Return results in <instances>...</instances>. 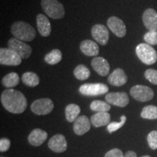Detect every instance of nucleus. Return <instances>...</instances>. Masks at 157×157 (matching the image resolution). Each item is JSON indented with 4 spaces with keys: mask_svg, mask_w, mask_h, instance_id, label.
<instances>
[{
    "mask_svg": "<svg viewBox=\"0 0 157 157\" xmlns=\"http://www.w3.org/2000/svg\"><path fill=\"white\" fill-rule=\"evenodd\" d=\"M11 33L19 40L23 42H31L36 37V31L29 23L23 21H17L11 27Z\"/></svg>",
    "mask_w": 157,
    "mask_h": 157,
    "instance_id": "obj_2",
    "label": "nucleus"
},
{
    "mask_svg": "<svg viewBox=\"0 0 157 157\" xmlns=\"http://www.w3.org/2000/svg\"><path fill=\"white\" fill-rule=\"evenodd\" d=\"M107 25L110 30L118 37H124L127 32L126 25L120 18L112 16L109 17L107 21Z\"/></svg>",
    "mask_w": 157,
    "mask_h": 157,
    "instance_id": "obj_11",
    "label": "nucleus"
},
{
    "mask_svg": "<svg viewBox=\"0 0 157 157\" xmlns=\"http://www.w3.org/2000/svg\"><path fill=\"white\" fill-rule=\"evenodd\" d=\"M1 103L5 109L13 113H21L27 107V100L22 93L13 89L4 90Z\"/></svg>",
    "mask_w": 157,
    "mask_h": 157,
    "instance_id": "obj_1",
    "label": "nucleus"
},
{
    "mask_svg": "<svg viewBox=\"0 0 157 157\" xmlns=\"http://www.w3.org/2000/svg\"><path fill=\"white\" fill-rule=\"evenodd\" d=\"M141 117L146 119H157V107L155 105H147L143 108L140 113Z\"/></svg>",
    "mask_w": 157,
    "mask_h": 157,
    "instance_id": "obj_27",
    "label": "nucleus"
},
{
    "mask_svg": "<svg viewBox=\"0 0 157 157\" xmlns=\"http://www.w3.org/2000/svg\"><path fill=\"white\" fill-rule=\"evenodd\" d=\"M91 65L93 69L102 76H107L110 71V66L107 60L102 57H95L93 59Z\"/></svg>",
    "mask_w": 157,
    "mask_h": 157,
    "instance_id": "obj_15",
    "label": "nucleus"
},
{
    "mask_svg": "<svg viewBox=\"0 0 157 157\" xmlns=\"http://www.w3.org/2000/svg\"><path fill=\"white\" fill-rule=\"evenodd\" d=\"M22 82L29 87H34L39 84V77L34 72H25L22 76Z\"/></svg>",
    "mask_w": 157,
    "mask_h": 157,
    "instance_id": "obj_24",
    "label": "nucleus"
},
{
    "mask_svg": "<svg viewBox=\"0 0 157 157\" xmlns=\"http://www.w3.org/2000/svg\"><path fill=\"white\" fill-rule=\"evenodd\" d=\"M130 95L137 101L146 102L154 98V93L151 88L138 84L131 88Z\"/></svg>",
    "mask_w": 157,
    "mask_h": 157,
    "instance_id": "obj_8",
    "label": "nucleus"
},
{
    "mask_svg": "<svg viewBox=\"0 0 157 157\" xmlns=\"http://www.w3.org/2000/svg\"><path fill=\"white\" fill-rule=\"evenodd\" d=\"M137 56L146 65H152L157 61V52L150 44L141 43L135 49Z\"/></svg>",
    "mask_w": 157,
    "mask_h": 157,
    "instance_id": "obj_3",
    "label": "nucleus"
},
{
    "mask_svg": "<svg viewBox=\"0 0 157 157\" xmlns=\"http://www.w3.org/2000/svg\"><path fill=\"white\" fill-rule=\"evenodd\" d=\"M48 138V133L41 129H34L29 135L28 140L34 146H40Z\"/></svg>",
    "mask_w": 157,
    "mask_h": 157,
    "instance_id": "obj_18",
    "label": "nucleus"
},
{
    "mask_svg": "<svg viewBox=\"0 0 157 157\" xmlns=\"http://www.w3.org/2000/svg\"><path fill=\"white\" fill-rule=\"evenodd\" d=\"M92 36L101 45H105L109 42V32L107 27L102 24H96L92 28Z\"/></svg>",
    "mask_w": 157,
    "mask_h": 157,
    "instance_id": "obj_10",
    "label": "nucleus"
},
{
    "mask_svg": "<svg viewBox=\"0 0 157 157\" xmlns=\"http://www.w3.org/2000/svg\"><path fill=\"white\" fill-rule=\"evenodd\" d=\"M144 40L150 45H157V31H148L144 35Z\"/></svg>",
    "mask_w": 157,
    "mask_h": 157,
    "instance_id": "obj_30",
    "label": "nucleus"
},
{
    "mask_svg": "<svg viewBox=\"0 0 157 157\" xmlns=\"http://www.w3.org/2000/svg\"><path fill=\"white\" fill-rule=\"evenodd\" d=\"M80 50L87 56H97L99 54V47L92 40L82 41L80 44Z\"/></svg>",
    "mask_w": 157,
    "mask_h": 157,
    "instance_id": "obj_20",
    "label": "nucleus"
},
{
    "mask_svg": "<svg viewBox=\"0 0 157 157\" xmlns=\"http://www.w3.org/2000/svg\"><path fill=\"white\" fill-rule=\"evenodd\" d=\"M22 62L21 57L10 48L0 49V63L5 66H18Z\"/></svg>",
    "mask_w": 157,
    "mask_h": 157,
    "instance_id": "obj_6",
    "label": "nucleus"
},
{
    "mask_svg": "<svg viewBox=\"0 0 157 157\" xmlns=\"http://www.w3.org/2000/svg\"><path fill=\"white\" fill-rule=\"evenodd\" d=\"M74 132L77 135H82L90 129V121L86 116H80L74 121L73 127Z\"/></svg>",
    "mask_w": 157,
    "mask_h": 157,
    "instance_id": "obj_17",
    "label": "nucleus"
},
{
    "mask_svg": "<svg viewBox=\"0 0 157 157\" xmlns=\"http://www.w3.org/2000/svg\"><path fill=\"white\" fill-rule=\"evenodd\" d=\"M79 93L85 96H97L108 93L109 87L103 83H87L79 87Z\"/></svg>",
    "mask_w": 157,
    "mask_h": 157,
    "instance_id": "obj_5",
    "label": "nucleus"
},
{
    "mask_svg": "<svg viewBox=\"0 0 157 157\" xmlns=\"http://www.w3.org/2000/svg\"><path fill=\"white\" fill-rule=\"evenodd\" d=\"M108 82L111 85L116 86V87H121L127 83V76L123 69L119 68H117L110 74L108 78Z\"/></svg>",
    "mask_w": 157,
    "mask_h": 157,
    "instance_id": "obj_16",
    "label": "nucleus"
},
{
    "mask_svg": "<svg viewBox=\"0 0 157 157\" xmlns=\"http://www.w3.org/2000/svg\"><path fill=\"white\" fill-rule=\"evenodd\" d=\"M8 48L16 52L22 59L29 58L32 52V49L29 44L15 37L9 39Z\"/></svg>",
    "mask_w": 157,
    "mask_h": 157,
    "instance_id": "obj_9",
    "label": "nucleus"
},
{
    "mask_svg": "<svg viewBox=\"0 0 157 157\" xmlns=\"http://www.w3.org/2000/svg\"><path fill=\"white\" fill-rule=\"evenodd\" d=\"M105 157H124V154L121 150L118 148H113L108 151Z\"/></svg>",
    "mask_w": 157,
    "mask_h": 157,
    "instance_id": "obj_33",
    "label": "nucleus"
},
{
    "mask_svg": "<svg viewBox=\"0 0 157 157\" xmlns=\"http://www.w3.org/2000/svg\"><path fill=\"white\" fill-rule=\"evenodd\" d=\"M124 157H137L136 153L132 151H127L126 154H125Z\"/></svg>",
    "mask_w": 157,
    "mask_h": 157,
    "instance_id": "obj_35",
    "label": "nucleus"
},
{
    "mask_svg": "<svg viewBox=\"0 0 157 157\" xmlns=\"http://www.w3.org/2000/svg\"><path fill=\"white\" fill-rule=\"evenodd\" d=\"M62 60V52L58 49L52 50L44 57V61L50 65L58 64Z\"/></svg>",
    "mask_w": 157,
    "mask_h": 157,
    "instance_id": "obj_25",
    "label": "nucleus"
},
{
    "mask_svg": "<svg viewBox=\"0 0 157 157\" xmlns=\"http://www.w3.org/2000/svg\"><path fill=\"white\" fill-rule=\"evenodd\" d=\"M141 157H151L150 156H141Z\"/></svg>",
    "mask_w": 157,
    "mask_h": 157,
    "instance_id": "obj_36",
    "label": "nucleus"
},
{
    "mask_svg": "<svg viewBox=\"0 0 157 157\" xmlns=\"http://www.w3.org/2000/svg\"><path fill=\"white\" fill-rule=\"evenodd\" d=\"M36 25L39 34L42 36H50L51 33V25L48 17L39 13L36 15Z\"/></svg>",
    "mask_w": 157,
    "mask_h": 157,
    "instance_id": "obj_19",
    "label": "nucleus"
},
{
    "mask_svg": "<svg viewBox=\"0 0 157 157\" xmlns=\"http://www.w3.org/2000/svg\"><path fill=\"white\" fill-rule=\"evenodd\" d=\"M144 76L151 83L157 85V70L151 69V68L146 70Z\"/></svg>",
    "mask_w": 157,
    "mask_h": 157,
    "instance_id": "obj_32",
    "label": "nucleus"
},
{
    "mask_svg": "<svg viewBox=\"0 0 157 157\" xmlns=\"http://www.w3.org/2000/svg\"><path fill=\"white\" fill-rule=\"evenodd\" d=\"M127 120V117H125L124 115L121 116V121L119 122H111L108 124L107 127V129L109 131V133H112L115 131L118 130L119 129H120L121 127H122V126L124 124L125 122H126Z\"/></svg>",
    "mask_w": 157,
    "mask_h": 157,
    "instance_id": "obj_29",
    "label": "nucleus"
},
{
    "mask_svg": "<svg viewBox=\"0 0 157 157\" xmlns=\"http://www.w3.org/2000/svg\"><path fill=\"white\" fill-rule=\"evenodd\" d=\"M74 76L78 80H86L90 77V71L87 66L84 65H78L74 71Z\"/></svg>",
    "mask_w": 157,
    "mask_h": 157,
    "instance_id": "obj_26",
    "label": "nucleus"
},
{
    "mask_svg": "<svg viewBox=\"0 0 157 157\" xmlns=\"http://www.w3.org/2000/svg\"><path fill=\"white\" fill-rule=\"evenodd\" d=\"M10 146V141L7 138H2L0 140V151L2 152L7 151Z\"/></svg>",
    "mask_w": 157,
    "mask_h": 157,
    "instance_id": "obj_34",
    "label": "nucleus"
},
{
    "mask_svg": "<svg viewBox=\"0 0 157 157\" xmlns=\"http://www.w3.org/2000/svg\"><path fill=\"white\" fill-rule=\"evenodd\" d=\"M65 113H66V118L68 121L74 122L80 113V107L76 104H69L66 108Z\"/></svg>",
    "mask_w": 157,
    "mask_h": 157,
    "instance_id": "obj_22",
    "label": "nucleus"
},
{
    "mask_svg": "<svg viewBox=\"0 0 157 157\" xmlns=\"http://www.w3.org/2000/svg\"><path fill=\"white\" fill-rule=\"evenodd\" d=\"M143 22L149 31H157V13L155 10L148 8L143 14Z\"/></svg>",
    "mask_w": 157,
    "mask_h": 157,
    "instance_id": "obj_14",
    "label": "nucleus"
},
{
    "mask_svg": "<svg viewBox=\"0 0 157 157\" xmlns=\"http://www.w3.org/2000/svg\"><path fill=\"white\" fill-rule=\"evenodd\" d=\"M19 82L20 77L18 74L15 72H12V73L7 74L5 76H4L2 80L3 85L8 89L16 87L19 84Z\"/></svg>",
    "mask_w": 157,
    "mask_h": 157,
    "instance_id": "obj_23",
    "label": "nucleus"
},
{
    "mask_svg": "<svg viewBox=\"0 0 157 157\" xmlns=\"http://www.w3.org/2000/svg\"><path fill=\"white\" fill-rule=\"evenodd\" d=\"M148 146L152 150L157 149V131H151L147 137Z\"/></svg>",
    "mask_w": 157,
    "mask_h": 157,
    "instance_id": "obj_31",
    "label": "nucleus"
},
{
    "mask_svg": "<svg viewBox=\"0 0 157 157\" xmlns=\"http://www.w3.org/2000/svg\"><path fill=\"white\" fill-rule=\"evenodd\" d=\"M111 120V115L108 112H98L92 116L90 121L95 127L105 126L109 124Z\"/></svg>",
    "mask_w": 157,
    "mask_h": 157,
    "instance_id": "obj_21",
    "label": "nucleus"
},
{
    "mask_svg": "<svg viewBox=\"0 0 157 157\" xmlns=\"http://www.w3.org/2000/svg\"><path fill=\"white\" fill-rule=\"evenodd\" d=\"M48 147L52 151L56 153H63L67 148V142L63 135L57 134L50 139Z\"/></svg>",
    "mask_w": 157,
    "mask_h": 157,
    "instance_id": "obj_13",
    "label": "nucleus"
},
{
    "mask_svg": "<svg viewBox=\"0 0 157 157\" xmlns=\"http://www.w3.org/2000/svg\"><path fill=\"white\" fill-rule=\"evenodd\" d=\"M90 109L96 112H108L111 109L109 103L102 101H94L90 104Z\"/></svg>",
    "mask_w": 157,
    "mask_h": 157,
    "instance_id": "obj_28",
    "label": "nucleus"
},
{
    "mask_svg": "<svg viewBox=\"0 0 157 157\" xmlns=\"http://www.w3.org/2000/svg\"><path fill=\"white\" fill-rule=\"evenodd\" d=\"M41 5L44 13L52 19H60L65 15L63 5L58 0H42Z\"/></svg>",
    "mask_w": 157,
    "mask_h": 157,
    "instance_id": "obj_4",
    "label": "nucleus"
},
{
    "mask_svg": "<svg viewBox=\"0 0 157 157\" xmlns=\"http://www.w3.org/2000/svg\"><path fill=\"white\" fill-rule=\"evenodd\" d=\"M54 103L50 98L36 100L31 105V110L37 115H47L53 110Z\"/></svg>",
    "mask_w": 157,
    "mask_h": 157,
    "instance_id": "obj_7",
    "label": "nucleus"
},
{
    "mask_svg": "<svg viewBox=\"0 0 157 157\" xmlns=\"http://www.w3.org/2000/svg\"><path fill=\"white\" fill-rule=\"evenodd\" d=\"M108 103L112 104L119 107H125L128 105L129 100L126 93H110L105 96Z\"/></svg>",
    "mask_w": 157,
    "mask_h": 157,
    "instance_id": "obj_12",
    "label": "nucleus"
}]
</instances>
